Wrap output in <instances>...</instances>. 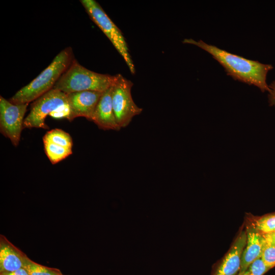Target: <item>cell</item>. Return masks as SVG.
<instances>
[{
	"label": "cell",
	"mask_w": 275,
	"mask_h": 275,
	"mask_svg": "<svg viewBox=\"0 0 275 275\" xmlns=\"http://www.w3.org/2000/svg\"><path fill=\"white\" fill-rule=\"evenodd\" d=\"M44 150L52 164H56L72 154V149L60 146L47 141H43Z\"/></svg>",
	"instance_id": "4fadbf2b"
},
{
	"label": "cell",
	"mask_w": 275,
	"mask_h": 275,
	"mask_svg": "<svg viewBox=\"0 0 275 275\" xmlns=\"http://www.w3.org/2000/svg\"><path fill=\"white\" fill-rule=\"evenodd\" d=\"M117 77L118 74H104L90 70L74 59L53 88L66 94L85 91L104 92L113 86Z\"/></svg>",
	"instance_id": "3957f363"
},
{
	"label": "cell",
	"mask_w": 275,
	"mask_h": 275,
	"mask_svg": "<svg viewBox=\"0 0 275 275\" xmlns=\"http://www.w3.org/2000/svg\"><path fill=\"white\" fill-rule=\"evenodd\" d=\"M59 275H65V274H63V273L61 274H59Z\"/></svg>",
	"instance_id": "7402d4cb"
},
{
	"label": "cell",
	"mask_w": 275,
	"mask_h": 275,
	"mask_svg": "<svg viewBox=\"0 0 275 275\" xmlns=\"http://www.w3.org/2000/svg\"><path fill=\"white\" fill-rule=\"evenodd\" d=\"M270 91L268 94V102L270 106L275 107V80L269 86Z\"/></svg>",
	"instance_id": "d6986e66"
},
{
	"label": "cell",
	"mask_w": 275,
	"mask_h": 275,
	"mask_svg": "<svg viewBox=\"0 0 275 275\" xmlns=\"http://www.w3.org/2000/svg\"><path fill=\"white\" fill-rule=\"evenodd\" d=\"M183 43L196 45L210 53L234 79L256 86L262 92L270 91L266 82V76L268 71L273 68L271 65L229 53L201 40L185 39Z\"/></svg>",
	"instance_id": "6da1fadb"
},
{
	"label": "cell",
	"mask_w": 275,
	"mask_h": 275,
	"mask_svg": "<svg viewBox=\"0 0 275 275\" xmlns=\"http://www.w3.org/2000/svg\"><path fill=\"white\" fill-rule=\"evenodd\" d=\"M113 86L104 91L93 114L91 121L104 130H119L112 104Z\"/></svg>",
	"instance_id": "9c48e42d"
},
{
	"label": "cell",
	"mask_w": 275,
	"mask_h": 275,
	"mask_svg": "<svg viewBox=\"0 0 275 275\" xmlns=\"http://www.w3.org/2000/svg\"><path fill=\"white\" fill-rule=\"evenodd\" d=\"M103 92L85 91L67 94L70 107V121L77 117L91 121Z\"/></svg>",
	"instance_id": "ba28073f"
},
{
	"label": "cell",
	"mask_w": 275,
	"mask_h": 275,
	"mask_svg": "<svg viewBox=\"0 0 275 275\" xmlns=\"http://www.w3.org/2000/svg\"><path fill=\"white\" fill-rule=\"evenodd\" d=\"M74 59L72 48H65L38 76L18 91L9 100L14 104H29L34 101L53 88Z\"/></svg>",
	"instance_id": "7a4b0ae2"
},
{
	"label": "cell",
	"mask_w": 275,
	"mask_h": 275,
	"mask_svg": "<svg viewBox=\"0 0 275 275\" xmlns=\"http://www.w3.org/2000/svg\"><path fill=\"white\" fill-rule=\"evenodd\" d=\"M246 245L241 258V265L238 275H242L250 265L261 257L264 238L255 229L246 232Z\"/></svg>",
	"instance_id": "7c38bea8"
},
{
	"label": "cell",
	"mask_w": 275,
	"mask_h": 275,
	"mask_svg": "<svg viewBox=\"0 0 275 275\" xmlns=\"http://www.w3.org/2000/svg\"><path fill=\"white\" fill-rule=\"evenodd\" d=\"M80 2L92 20L106 35L122 56L130 72L134 74L135 66L125 39L121 30L111 19L97 2L94 0H80Z\"/></svg>",
	"instance_id": "5b68a950"
},
{
	"label": "cell",
	"mask_w": 275,
	"mask_h": 275,
	"mask_svg": "<svg viewBox=\"0 0 275 275\" xmlns=\"http://www.w3.org/2000/svg\"><path fill=\"white\" fill-rule=\"evenodd\" d=\"M262 235L267 243L275 245V231L263 234Z\"/></svg>",
	"instance_id": "ffe728a7"
},
{
	"label": "cell",
	"mask_w": 275,
	"mask_h": 275,
	"mask_svg": "<svg viewBox=\"0 0 275 275\" xmlns=\"http://www.w3.org/2000/svg\"><path fill=\"white\" fill-rule=\"evenodd\" d=\"M269 269L260 258L252 263L242 275H263Z\"/></svg>",
	"instance_id": "ac0fdd59"
},
{
	"label": "cell",
	"mask_w": 275,
	"mask_h": 275,
	"mask_svg": "<svg viewBox=\"0 0 275 275\" xmlns=\"http://www.w3.org/2000/svg\"><path fill=\"white\" fill-rule=\"evenodd\" d=\"M28 104H14L0 97V131L14 146L19 145Z\"/></svg>",
	"instance_id": "52a82bcc"
},
{
	"label": "cell",
	"mask_w": 275,
	"mask_h": 275,
	"mask_svg": "<svg viewBox=\"0 0 275 275\" xmlns=\"http://www.w3.org/2000/svg\"><path fill=\"white\" fill-rule=\"evenodd\" d=\"M0 275H29L26 270L21 268L20 269L9 272L0 273Z\"/></svg>",
	"instance_id": "44dd1931"
},
{
	"label": "cell",
	"mask_w": 275,
	"mask_h": 275,
	"mask_svg": "<svg viewBox=\"0 0 275 275\" xmlns=\"http://www.w3.org/2000/svg\"><path fill=\"white\" fill-rule=\"evenodd\" d=\"M26 256L6 237L0 235V273L23 268Z\"/></svg>",
	"instance_id": "8fae6325"
},
{
	"label": "cell",
	"mask_w": 275,
	"mask_h": 275,
	"mask_svg": "<svg viewBox=\"0 0 275 275\" xmlns=\"http://www.w3.org/2000/svg\"><path fill=\"white\" fill-rule=\"evenodd\" d=\"M261 258L270 269L275 266V245L267 243L264 239Z\"/></svg>",
	"instance_id": "e0dca14e"
},
{
	"label": "cell",
	"mask_w": 275,
	"mask_h": 275,
	"mask_svg": "<svg viewBox=\"0 0 275 275\" xmlns=\"http://www.w3.org/2000/svg\"><path fill=\"white\" fill-rule=\"evenodd\" d=\"M247 234L242 231L237 237L228 253L215 270L213 275H236L241 265V258L246 245Z\"/></svg>",
	"instance_id": "30bf717a"
},
{
	"label": "cell",
	"mask_w": 275,
	"mask_h": 275,
	"mask_svg": "<svg viewBox=\"0 0 275 275\" xmlns=\"http://www.w3.org/2000/svg\"><path fill=\"white\" fill-rule=\"evenodd\" d=\"M43 141H47L55 144L72 148L73 142L70 134L60 129H53L46 132L43 138Z\"/></svg>",
	"instance_id": "5bb4252c"
},
{
	"label": "cell",
	"mask_w": 275,
	"mask_h": 275,
	"mask_svg": "<svg viewBox=\"0 0 275 275\" xmlns=\"http://www.w3.org/2000/svg\"><path fill=\"white\" fill-rule=\"evenodd\" d=\"M23 268L26 270L29 275H59L62 273L59 269L38 264L28 256L25 259Z\"/></svg>",
	"instance_id": "9a60e30c"
},
{
	"label": "cell",
	"mask_w": 275,
	"mask_h": 275,
	"mask_svg": "<svg viewBox=\"0 0 275 275\" xmlns=\"http://www.w3.org/2000/svg\"><path fill=\"white\" fill-rule=\"evenodd\" d=\"M254 229L261 234L275 231V214L265 215L257 219Z\"/></svg>",
	"instance_id": "2e32d148"
},
{
	"label": "cell",
	"mask_w": 275,
	"mask_h": 275,
	"mask_svg": "<svg viewBox=\"0 0 275 275\" xmlns=\"http://www.w3.org/2000/svg\"><path fill=\"white\" fill-rule=\"evenodd\" d=\"M133 84L118 74L113 86L112 104L115 118L120 128L126 127L143 109L134 102L131 93Z\"/></svg>",
	"instance_id": "8992f818"
},
{
	"label": "cell",
	"mask_w": 275,
	"mask_h": 275,
	"mask_svg": "<svg viewBox=\"0 0 275 275\" xmlns=\"http://www.w3.org/2000/svg\"><path fill=\"white\" fill-rule=\"evenodd\" d=\"M70 115L67 94L53 88L33 101L29 114L24 118L23 127L48 129L45 123L47 116L69 120Z\"/></svg>",
	"instance_id": "277c9868"
}]
</instances>
